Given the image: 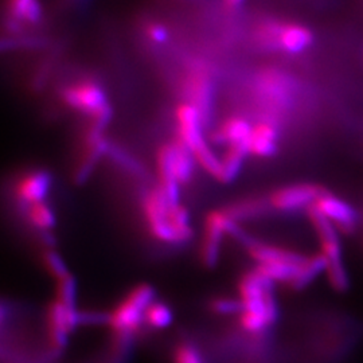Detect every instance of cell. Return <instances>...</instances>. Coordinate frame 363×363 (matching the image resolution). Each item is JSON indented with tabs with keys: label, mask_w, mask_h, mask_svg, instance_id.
Segmentation results:
<instances>
[{
	"label": "cell",
	"mask_w": 363,
	"mask_h": 363,
	"mask_svg": "<svg viewBox=\"0 0 363 363\" xmlns=\"http://www.w3.org/2000/svg\"><path fill=\"white\" fill-rule=\"evenodd\" d=\"M272 281L252 269L245 273L237 286V298L241 306L238 313L240 328L249 335H261L272 327L279 318V306Z\"/></svg>",
	"instance_id": "obj_1"
},
{
	"label": "cell",
	"mask_w": 363,
	"mask_h": 363,
	"mask_svg": "<svg viewBox=\"0 0 363 363\" xmlns=\"http://www.w3.org/2000/svg\"><path fill=\"white\" fill-rule=\"evenodd\" d=\"M142 208L145 226L156 241L167 245H182L191 238L193 229L187 208L169 199L160 187L145 194Z\"/></svg>",
	"instance_id": "obj_2"
},
{
	"label": "cell",
	"mask_w": 363,
	"mask_h": 363,
	"mask_svg": "<svg viewBox=\"0 0 363 363\" xmlns=\"http://www.w3.org/2000/svg\"><path fill=\"white\" fill-rule=\"evenodd\" d=\"M307 216L318 237L320 253L327 262L325 273L328 283L335 292L345 294L350 288V277L343 261L339 232L334 223L327 220L313 205L307 208Z\"/></svg>",
	"instance_id": "obj_3"
},
{
	"label": "cell",
	"mask_w": 363,
	"mask_h": 363,
	"mask_svg": "<svg viewBox=\"0 0 363 363\" xmlns=\"http://www.w3.org/2000/svg\"><path fill=\"white\" fill-rule=\"evenodd\" d=\"M76 288L72 276L66 272L57 277L55 296L46 311V333L52 349H61L69 334L78 323Z\"/></svg>",
	"instance_id": "obj_4"
},
{
	"label": "cell",
	"mask_w": 363,
	"mask_h": 363,
	"mask_svg": "<svg viewBox=\"0 0 363 363\" xmlns=\"http://www.w3.org/2000/svg\"><path fill=\"white\" fill-rule=\"evenodd\" d=\"M195 166L194 155L178 139L160 147L156 155L159 187L169 199L179 202V187L193 179Z\"/></svg>",
	"instance_id": "obj_5"
},
{
	"label": "cell",
	"mask_w": 363,
	"mask_h": 363,
	"mask_svg": "<svg viewBox=\"0 0 363 363\" xmlns=\"http://www.w3.org/2000/svg\"><path fill=\"white\" fill-rule=\"evenodd\" d=\"M255 38L261 49L267 52L298 55L307 52L313 45V33L310 27L298 22L269 19L259 23Z\"/></svg>",
	"instance_id": "obj_6"
},
{
	"label": "cell",
	"mask_w": 363,
	"mask_h": 363,
	"mask_svg": "<svg viewBox=\"0 0 363 363\" xmlns=\"http://www.w3.org/2000/svg\"><path fill=\"white\" fill-rule=\"evenodd\" d=\"M154 301V288L148 284L132 288L108 315V325L117 339H128L144 325V312Z\"/></svg>",
	"instance_id": "obj_7"
},
{
	"label": "cell",
	"mask_w": 363,
	"mask_h": 363,
	"mask_svg": "<svg viewBox=\"0 0 363 363\" xmlns=\"http://www.w3.org/2000/svg\"><path fill=\"white\" fill-rule=\"evenodd\" d=\"M62 100L69 108L93 118L96 123L109 116V103L103 88L93 81H78L67 85Z\"/></svg>",
	"instance_id": "obj_8"
},
{
	"label": "cell",
	"mask_w": 363,
	"mask_h": 363,
	"mask_svg": "<svg viewBox=\"0 0 363 363\" xmlns=\"http://www.w3.org/2000/svg\"><path fill=\"white\" fill-rule=\"evenodd\" d=\"M237 223L238 222L234 220L228 206L216 208L206 216L201 244V257L206 265H213L216 262L225 235L235 233Z\"/></svg>",
	"instance_id": "obj_9"
},
{
	"label": "cell",
	"mask_w": 363,
	"mask_h": 363,
	"mask_svg": "<svg viewBox=\"0 0 363 363\" xmlns=\"http://www.w3.org/2000/svg\"><path fill=\"white\" fill-rule=\"evenodd\" d=\"M327 189L315 183H295L277 189L267 198L269 208L280 213H292L310 208Z\"/></svg>",
	"instance_id": "obj_10"
},
{
	"label": "cell",
	"mask_w": 363,
	"mask_h": 363,
	"mask_svg": "<svg viewBox=\"0 0 363 363\" xmlns=\"http://www.w3.org/2000/svg\"><path fill=\"white\" fill-rule=\"evenodd\" d=\"M313 206L318 208L327 220L334 223L339 233L347 235L355 233L359 223V214L347 201L327 190L325 194L320 195L316 199Z\"/></svg>",
	"instance_id": "obj_11"
},
{
	"label": "cell",
	"mask_w": 363,
	"mask_h": 363,
	"mask_svg": "<svg viewBox=\"0 0 363 363\" xmlns=\"http://www.w3.org/2000/svg\"><path fill=\"white\" fill-rule=\"evenodd\" d=\"M203 121V116L198 108L189 101H183L175 109V124L178 135L177 139L184 144L191 151V154L208 143L202 133Z\"/></svg>",
	"instance_id": "obj_12"
},
{
	"label": "cell",
	"mask_w": 363,
	"mask_h": 363,
	"mask_svg": "<svg viewBox=\"0 0 363 363\" xmlns=\"http://www.w3.org/2000/svg\"><path fill=\"white\" fill-rule=\"evenodd\" d=\"M280 130L279 124L273 118H264L252 125L247 136V155L256 157H269L277 151Z\"/></svg>",
	"instance_id": "obj_13"
},
{
	"label": "cell",
	"mask_w": 363,
	"mask_h": 363,
	"mask_svg": "<svg viewBox=\"0 0 363 363\" xmlns=\"http://www.w3.org/2000/svg\"><path fill=\"white\" fill-rule=\"evenodd\" d=\"M52 178L46 171L35 169L23 174L13 187V194L16 199L25 206H31L34 203L45 202L50 191Z\"/></svg>",
	"instance_id": "obj_14"
},
{
	"label": "cell",
	"mask_w": 363,
	"mask_h": 363,
	"mask_svg": "<svg viewBox=\"0 0 363 363\" xmlns=\"http://www.w3.org/2000/svg\"><path fill=\"white\" fill-rule=\"evenodd\" d=\"M244 244L247 247V255L255 261V265L279 264V262H301L308 257L292 249L276 247V245L250 240V238H245Z\"/></svg>",
	"instance_id": "obj_15"
},
{
	"label": "cell",
	"mask_w": 363,
	"mask_h": 363,
	"mask_svg": "<svg viewBox=\"0 0 363 363\" xmlns=\"http://www.w3.org/2000/svg\"><path fill=\"white\" fill-rule=\"evenodd\" d=\"M252 130V124L241 116L228 117L222 121L214 133L217 143L229 145H245L247 136Z\"/></svg>",
	"instance_id": "obj_16"
},
{
	"label": "cell",
	"mask_w": 363,
	"mask_h": 363,
	"mask_svg": "<svg viewBox=\"0 0 363 363\" xmlns=\"http://www.w3.org/2000/svg\"><path fill=\"white\" fill-rule=\"evenodd\" d=\"M186 91L189 93V103L194 105L201 112V115H208L211 108V97H213V89L211 82L208 76L202 72L191 73L190 77L187 78ZM205 120V116H203Z\"/></svg>",
	"instance_id": "obj_17"
},
{
	"label": "cell",
	"mask_w": 363,
	"mask_h": 363,
	"mask_svg": "<svg viewBox=\"0 0 363 363\" xmlns=\"http://www.w3.org/2000/svg\"><path fill=\"white\" fill-rule=\"evenodd\" d=\"M9 10L13 19L35 25L42 18V7L39 0H7Z\"/></svg>",
	"instance_id": "obj_18"
},
{
	"label": "cell",
	"mask_w": 363,
	"mask_h": 363,
	"mask_svg": "<svg viewBox=\"0 0 363 363\" xmlns=\"http://www.w3.org/2000/svg\"><path fill=\"white\" fill-rule=\"evenodd\" d=\"M247 156L245 145H229L226 147L225 154L220 156L222 167L225 172V183L233 181L237 177V172L241 169L244 159Z\"/></svg>",
	"instance_id": "obj_19"
},
{
	"label": "cell",
	"mask_w": 363,
	"mask_h": 363,
	"mask_svg": "<svg viewBox=\"0 0 363 363\" xmlns=\"http://www.w3.org/2000/svg\"><path fill=\"white\" fill-rule=\"evenodd\" d=\"M172 322V311L162 301H152L144 312V325L152 330L167 328Z\"/></svg>",
	"instance_id": "obj_20"
},
{
	"label": "cell",
	"mask_w": 363,
	"mask_h": 363,
	"mask_svg": "<svg viewBox=\"0 0 363 363\" xmlns=\"http://www.w3.org/2000/svg\"><path fill=\"white\" fill-rule=\"evenodd\" d=\"M27 220L38 230H50L55 225V217L52 208L46 202L27 206Z\"/></svg>",
	"instance_id": "obj_21"
},
{
	"label": "cell",
	"mask_w": 363,
	"mask_h": 363,
	"mask_svg": "<svg viewBox=\"0 0 363 363\" xmlns=\"http://www.w3.org/2000/svg\"><path fill=\"white\" fill-rule=\"evenodd\" d=\"M174 363H205L201 352L190 343H179L174 350Z\"/></svg>",
	"instance_id": "obj_22"
},
{
	"label": "cell",
	"mask_w": 363,
	"mask_h": 363,
	"mask_svg": "<svg viewBox=\"0 0 363 363\" xmlns=\"http://www.w3.org/2000/svg\"><path fill=\"white\" fill-rule=\"evenodd\" d=\"M144 35L154 45H164L169 38V28L159 22H150L144 27Z\"/></svg>",
	"instance_id": "obj_23"
},
{
	"label": "cell",
	"mask_w": 363,
	"mask_h": 363,
	"mask_svg": "<svg viewBox=\"0 0 363 363\" xmlns=\"http://www.w3.org/2000/svg\"><path fill=\"white\" fill-rule=\"evenodd\" d=\"M211 310L220 315H233L240 313L241 306L237 298H217L211 303Z\"/></svg>",
	"instance_id": "obj_24"
},
{
	"label": "cell",
	"mask_w": 363,
	"mask_h": 363,
	"mask_svg": "<svg viewBox=\"0 0 363 363\" xmlns=\"http://www.w3.org/2000/svg\"><path fill=\"white\" fill-rule=\"evenodd\" d=\"M245 0H223V4L228 7V9H235L238 6H241Z\"/></svg>",
	"instance_id": "obj_25"
}]
</instances>
